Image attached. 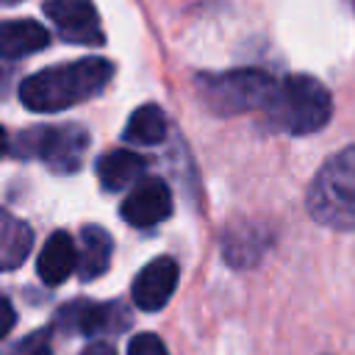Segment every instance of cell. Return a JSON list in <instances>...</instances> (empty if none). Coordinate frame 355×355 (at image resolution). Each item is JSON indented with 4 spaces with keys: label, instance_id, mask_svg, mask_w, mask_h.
Masks as SVG:
<instances>
[{
    "label": "cell",
    "instance_id": "cell-18",
    "mask_svg": "<svg viewBox=\"0 0 355 355\" xmlns=\"http://www.w3.org/2000/svg\"><path fill=\"white\" fill-rule=\"evenodd\" d=\"M128 355H169L164 341L155 333H139L128 344Z\"/></svg>",
    "mask_w": 355,
    "mask_h": 355
},
{
    "label": "cell",
    "instance_id": "cell-8",
    "mask_svg": "<svg viewBox=\"0 0 355 355\" xmlns=\"http://www.w3.org/2000/svg\"><path fill=\"white\" fill-rule=\"evenodd\" d=\"M125 311L119 302H94V300H75L58 308L55 324L67 327L69 333L92 336V333H114L125 327Z\"/></svg>",
    "mask_w": 355,
    "mask_h": 355
},
{
    "label": "cell",
    "instance_id": "cell-1",
    "mask_svg": "<svg viewBox=\"0 0 355 355\" xmlns=\"http://www.w3.org/2000/svg\"><path fill=\"white\" fill-rule=\"evenodd\" d=\"M114 75V64L100 55L55 64L19 83V103L36 114H55L97 97Z\"/></svg>",
    "mask_w": 355,
    "mask_h": 355
},
{
    "label": "cell",
    "instance_id": "cell-11",
    "mask_svg": "<svg viewBox=\"0 0 355 355\" xmlns=\"http://www.w3.org/2000/svg\"><path fill=\"white\" fill-rule=\"evenodd\" d=\"M147 172L144 155L133 150H108L97 161V178L105 191H122L128 186H136Z\"/></svg>",
    "mask_w": 355,
    "mask_h": 355
},
{
    "label": "cell",
    "instance_id": "cell-22",
    "mask_svg": "<svg viewBox=\"0 0 355 355\" xmlns=\"http://www.w3.org/2000/svg\"><path fill=\"white\" fill-rule=\"evenodd\" d=\"M349 3H352V8H355V0H349Z\"/></svg>",
    "mask_w": 355,
    "mask_h": 355
},
{
    "label": "cell",
    "instance_id": "cell-10",
    "mask_svg": "<svg viewBox=\"0 0 355 355\" xmlns=\"http://www.w3.org/2000/svg\"><path fill=\"white\" fill-rule=\"evenodd\" d=\"M78 258H80V250H78L75 239L67 230H55V233H50V239L44 241V247L36 258V275L47 286H58L72 272H78Z\"/></svg>",
    "mask_w": 355,
    "mask_h": 355
},
{
    "label": "cell",
    "instance_id": "cell-19",
    "mask_svg": "<svg viewBox=\"0 0 355 355\" xmlns=\"http://www.w3.org/2000/svg\"><path fill=\"white\" fill-rule=\"evenodd\" d=\"M80 355H116V352H114V347L105 344V341H92L89 347L80 349Z\"/></svg>",
    "mask_w": 355,
    "mask_h": 355
},
{
    "label": "cell",
    "instance_id": "cell-9",
    "mask_svg": "<svg viewBox=\"0 0 355 355\" xmlns=\"http://www.w3.org/2000/svg\"><path fill=\"white\" fill-rule=\"evenodd\" d=\"M178 263L169 255H158L153 258L147 266H141V272L133 277L130 286V297L136 302L139 311H161L169 297L178 288Z\"/></svg>",
    "mask_w": 355,
    "mask_h": 355
},
{
    "label": "cell",
    "instance_id": "cell-3",
    "mask_svg": "<svg viewBox=\"0 0 355 355\" xmlns=\"http://www.w3.org/2000/svg\"><path fill=\"white\" fill-rule=\"evenodd\" d=\"M333 114V100L324 83H319L311 75H288L277 83L275 97L266 105V116L275 128L294 133V136H308L322 130L330 122Z\"/></svg>",
    "mask_w": 355,
    "mask_h": 355
},
{
    "label": "cell",
    "instance_id": "cell-13",
    "mask_svg": "<svg viewBox=\"0 0 355 355\" xmlns=\"http://www.w3.org/2000/svg\"><path fill=\"white\" fill-rule=\"evenodd\" d=\"M80 258H78V277L83 283L89 280H97L105 269H108V261H111V250H114V241L108 236V230H103L100 225H86L80 230Z\"/></svg>",
    "mask_w": 355,
    "mask_h": 355
},
{
    "label": "cell",
    "instance_id": "cell-6",
    "mask_svg": "<svg viewBox=\"0 0 355 355\" xmlns=\"http://www.w3.org/2000/svg\"><path fill=\"white\" fill-rule=\"evenodd\" d=\"M44 17L69 44L100 47L105 42L100 14L92 0H44Z\"/></svg>",
    "mask_w": 355,
    "mask_h": 355
},
{
    "label": "cell",
    "instance_id": "cell-17",
    "mask_svg": "<svg viewBox=\"0 0 355 355\" xmlns=\"http://www.w3.org/2000/svg\"><path fill=\"white\" fill-rule=\"evenodd\" d=\"M6 355H53V336L47 327L33 330L31 336L19 338Z\"/></svg>",
    "mask_w": 355,
    "mask_h": 355
},
{
    "label": "cell",
    "instance_id": "cell-20",
    "mask_svg": "<svg viewBox=\"0 0 355 355\" xmlns=\"http://www.w3.org/2000/svg\"><path fill=\"white\" fill-rule=\"evenodd\" d=\"M11 324H14V308H11V302L6 300V324H3V333H8Z\"/></svg>",
    "mask_w": 355,
    "mask_h": 355
},
{
    "label": "cell",
    "instance_id": "cell-5",
    "mask_svg": "<svg viewBox=\"0 0 355 355\" xmlns=\"http://www.w3.org/2000/svg\"><path fill=\"white\" fill-rule=\"evenodd\" d=\"M89 147V133L80 125H42L19 130L8 139V155L36 158L55 172H75Z\"/></svg>",
    "mask_w": 355,
    "mask_h": 355
},
{
    "label": "cell",
    "instance_id": "cell-12",
    "mask_svg": "<svg viewBox=\"0 0 355 355\" xmlns=\"http://www.w3.org/2000/svg\"><path fill=\"white\" fill-rule=\"evenodd\" d=\"M50 44V31L36 19H8L0 25V53L3 58H22Z\"/></svg>",
    "mask_w": 355,
    "mask_h": 355
},
{
    "label": "cell",
    "instance_id": "cell-14",
    "mask_svg": "<svg viewBox=\"0 0 355 355\" xmlns=\"http://www.w3.org/2000/svg\"><path fill=\"white\" fill-rule=\"evenodd\" d=\"M122 139L130 141V144H161L166 139V116L164 111L155 105V103H144L139 105L125 130H122Z\"/></svg>",
    "mask_w": 355,
    "mask_h": 355
},
{
    "label": "cell",
    "instance_id": "cell-2",
    "mask_svg": "<svg viewBox=\"0 0 355 355\" xmlns=\"http://www.w3.org/2000/svg\"><path fill=\"white\" fill-rule=\"evenodd\" d=\"M308 214L333 230H355V144L330 155L308 186Z\"/></svg>",
    "mask_w": 355,
    "mask_h": 355
},
{
    "label": "cell",
    "instance_id": "cell-4",
    "mask_svg": "<svg viewBox=\"0 0 355 355\" xmlns=\"http://www.w3.org/2000/svg\"><path fill=\"white\" fill-rule=\"evenodd\" d=\"M277 80L263 69H227V72H205L197 75V92L205 108L219 116L247 114L269 105L275 97Z\"/></svg>",
    "mask_w": 355,
    "mask_h": 355
},
{
    "label": "cell",
    "instance_id": "cell-16",
    "mask_svg": "<svg viewBox=\"0 0 355 355\" xmlns=\"http://www.w3.org/2000/svg\"><path fill=\"white\" fill-rule=\"evenodd\" d=\"M261 252H263V236L252 225H241L239 230L227 233V239H225V258L233 266H247V263L258 261Z\"/></svg>",
    "mask_w": 355,
    "mask_h": 355
},
{
    "label": "cell",
    "instance_id": "cell-7",
    "mask_svg": "<svg viewBox=\"0 0 355 355\" xmlns=\"http://www.w3.org/2000/svg\"><path fill=\"white\" fill-rule=\"evenodd\" d=\"M119 214L133 227H155L172 214V191L161 178H141L122 200Z\"/></svg>",
    "mask_w": 355,
    "mask_h": 355
},
{
    "label": "cell",
    "instance_id": "cell-15",
    "mask_svg": "<svg viewBox=\"0 0 355 355\" xmlns=\"http://www.w3.org/2000/svg\"><path fill=\"white\" fill-rule=\"evenodd\" d=\"M0 241H3V247H0V266L11 272V269H17L28 258V252L33 247V230L28 227V222H22V219H17L14 214L6 211L3 214Z\"/></svg>",
    "mask_w": 355,
    "mask_h": 355
},
{
    "label": "cell",
    "instance_id": "cell-21",
    "mask_svg": "<svg viewBox=\"0 0 355 355\" xmlns=\"http://www.w3.org/2000/svg\"><path fill=\"white\" fill-rule=\"evenodd\" d=\"M3 3H6V6H11V3H17V0H3Z\"/></svg>",
    "mask_w": 355,
    "mask_h": 355
}]
</instances>
